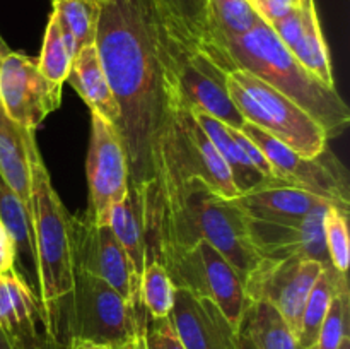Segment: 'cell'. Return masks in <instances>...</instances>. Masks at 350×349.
<instances>
[{
	"instance_id": "6da1fadb",
	"label": "cell",
	"mask_w": 350,
	"mask_h": 349,
	"mask_svg": "<svg viewBox=\"0 0 350 349\" xmlns=\"http://www.w3.org/2000/svg\"><path fill=\"white\" fill-rule=\"evenodd\" d=\"M96 50L120 108L116 123L140 198L156 181L161 142L174 106L181 43L156 0H99Z\"/></svg>"
},
{
	"instance_id": "7a4b0ae2",
	"label": "cell",
	"mask_w": 350,
	"mask_h": 349,
	"mask_svg": "<svg viewBox=\"0 0 350 349\" xmlns=\"http://www.w3.org/2000/svg\"><path fill=\"white\" fill-rule=\"evenodd\" d=\"M198 48L226 72L246 70L286 94L323 127L328 139L340 135L349 127L350 109L337 88L304 68L263 19L241 36L205 38Z\"/></svg>"
},
{
	"instance_id": "3957f363",
	"label": "cell",
	"mask_w": 350,
	"mask_h": 349,
	"mask_svg": "<svg viewBox=\"0 0 350 349\" xmlns=\"http://www.w3.org/2000/svg\"><path fill=\"white\" fill-rule=\"evenodd\" d=\"M147 262L170 246L207 242L245 279L260 260L250 238L248 216L238 198L212 192L204 181L190 180L178 188L147 224Z\"/></svg>"
},
{
	"instance_id": "277c9868",
	"label": "cell",
	"mask_w": 350,
	"mask_h": 349,
	"mask_svg": "<svg viewBox=\"0 0 350 349\" xmlns=\"http://www.w3.org/2000/svg\"><path fill=\"white\" fill-rule=\"evenodd\" d=\"M146 308H135L99 277L74 270L70 294L48 315L44 327L58 349L74 339L122 349L142 332Z\"/></svg>"
},
{
	"instance_id": "5b68a950",
	"label": "cell",
	"mask_w": 350,
	"mask_h": 349,
	"mask_svg": "<svg viewBox=\"0 0 350 349\" xmlns=\"http://www.w3.org/2000/svg\"><path fill=\"white\" fill-rule=\"evenodd\" d=\"M31 170V221L36 248V272L40 283V308L43 324L74 287L70 226L67 209L55 192L34 132L26 135ZM46 328V327H44Z\"/></svg>"
},
{
	"instance_id": "8992f818",
	"label": "cell",
	"mask_w": 350,
	"mask_h": 349,
	"mask_svg": "<svg viewBox=\"0 0 350 349\" xmlns=\"http://www.w3.org/2000/svg\"><path fill=\"white\" fill-rule=\"evenodd\" d=\"M228 89L243 118L286 144L294 153L314 157L327 149L323 127L279 92L246 70L228 72Z\"/></svg>"
},
{
	"instance_id": "52a82bcc",
	"label": "cell",
	"mask_w": 350,
	"mask_h": 349,
	"mask_svg": "<svg viewBox=\"0 0 350 349\" xmlns=\"http://www.w3.org/2000/svg\"><path fill=\"white\" fill-rule=\"evenodd\" d=\"M154 260L166 267L178 289L214 301L238 331L250 301L245 294V279L214 246L207 242L170 246L161 250Z\"/></svg>"
},
{
	"instance_id": "ba28073f",
	"label": "cell",
	"mask_w": 350,
	"mask_h": 349,
	"mask_svg": "<svg viewBox=\"0 0 350 349\" xmlns=\"http://www.w3.org/2000/svg\"><path fill=\"white\" fill-rule=\"evenodd\" d=\"M241 132L260 147L277 178L301 188L334 207L349 212L350 188L347 170L328 149L314 157L301 156L270 133L246 122Z\"/></svg>"
},
{
	"instance_id": "9c48e42d",
	"label": "cell",
	"mask_w": 350,
	"mask_h": 349,
	"mask_svg": "<svg viewBox=\"0 0 350 349\" xmlns=\"http://www.w3.org/2000/svg\"><path fill=\"white\" fill-rule=\"evenodd\" d=\"M74 270L99 277L135 308L140 303V277L109 224L98 226L89 212L68 216Z\"/></svg>"
},
{
	"instance_id": "30bf717a",
	"label": "cell",
	"mask_w": 350,
	"mask_h": 349,
	"mask_svg": "<svg viewBox=\"0 0 350 349\" xmlns=\"http://www.w3.org/2000/svg\"><path fill=\"white\" fill-rule=\"evenodd\" d=\"M323 269L317 260L262 257L245 277V294L250 301L273 305L297 337L304 305Z\"/></svg>"
},
{
	"instance_id": "8fae6325",
	"label": "cell",
	"mask_w": 350,
	"mask_h": 349,
	"mask_svg": "<svg viewBox=\"0 0 350 349\" xmlns=\"http://www.w3.org/2000/svg\"><path fill=\"white\" fill-rule=\"evenodd\" d=\"M174 92V101L181 106L207 113L229 129L241 130L246 123L229 94L228 72L202 48L178 50Z\"/></svg>"
},
{
	"instance_id": "7c38bea8",
	"label": "cell",
	"mask_w": 350,
	"mask_h": 349,
	"mask_svg": "<svg viewBox=\"0 0 350 349\" xmlns=\"http://www.w3.org/2000/svg\"><path fill=\"white\" fill-rule=\"evenodd\" d=\"M89 183V214L98 226L109 222L111 209L129 192L125 151L115 123L91 112V142L85 163Z\"/></svg>"
},
{
	"instance_id": "4fadbf2b",
	"label": "cell",
	"mask_w": 350,
	"mask_h": 349,
	"mask_svg": "<svg viewBox=\"0 0 350 349\" xmlns=\"http://www.w3.org/2000/svg\"><path fill=\"white\" fill-rule=\"evenodd\" d=\"M62 86L44 77L26 55L9 51L0 57V101L10 122L29 132L60 106Z\"/></svg>"
},
{
	"instance_id": "5bb4252c",
	"label": "cell",
	"mask_w": 350,
	"mask_h": 349,
	"mask_svg": "<svg viewBox=\"0 0 350 349\" xmlns=\"http://www.w3.org/2000/svg\"><path fill=\"white\" fill-rule=\"evenodd\" d=\"M328 207L321 204L301 219L294 221H265L248 218L250 238L256 253L269 259H310L330 269L327 243H325L323 219Z\"/></svg>"
},
{
	"instance_id": "9a60e30c",
	"label": "cell",
	"mask_w": 350,
	"mask_h": 349,
	"mask_svg": "<svg viewBox=\"0 0 350 349\" xmlns=\"http://www.w3.org/2000/svg\"><path fill=\"white\" fill-rule=\"evenodd\" d=\"M170 320L185 349H236L239 332L207 298L178 289Z\"/></svg>"
},
{
	"instance_id": "2e32d148",
	"label": "cell",
	"mask_w": 350,
	"mask_h": 349,
	"mask_svg": "<svg viewBox=\"0 0 350 349\" xmlns=\"http://www.w3.org/2000/svg\"><path fill=\"white\" fill-rule=\"evenodd\" d=\"M38 320L43 324L41 308L26 281L14 269L0 274V328L14 349H34L50 339L38 332Z\"/></svg>"
},
{
	"instance_id": "e0dca14e",
	"label": "cell",
	"mask_w": 350,
	"mask_h": 349,
	"mask_svg": "<svg viewBox=\"0 0 350 349\" xmlns=\"http://www.w3.org/2000/svg\"><path fill=\"white\" fill-rule=\"evenodd\" d=\"M238 202L248 218L265 221H294L310 214L318 205L328 204L291 185H265L239 195Z\"/></svg>"
},
{
	"instance_id": "ac0fdd59",
	"label": "cell",
	"mask_w": 350,
	"mask_h": 349,
	"mask_svg": "<svg viewBox=\"0 0 350 349\" xmlns=\"http://www.w3.org/2000/svg\"><path fill=\"white\" fill-rule=\"evenodd\" d=\"M67 82L79 92L91 112L105 116L111 123H118L120 108L109 88L108 77L101 65L96 44L81 48L72 60Z\"/></svg>"
},
{
	"instance_id": "d6986e66",
	"label": "cell",
	"mask_w": 350,
	"mask_h": 349,
	"mask_svg": "<svg viewBox=\"0 0 350 349\" xmlns=\"http://www.w3.org/2000/svg\"><path fill=\"white\" fill-rule=\"evenodd\" d=\"M191 113H193L197 122L200 123V127L205 130L208 139L212 140L215 149L219 151V154H221L222 159H224L226 166L229 168V173H231V178L232 181H234V187L236 190L239 192V195L255 190V188L265 187V185H284L270 181L269 178L263 177V174L253 166L252 161H250L248 156L245 154V151L239 147V144L236 142V139L232 137L229 127H226L224 123L219 122L214 116L207 115V113L198 112V109H191Z\"/></svg>"
},
{
	"instance_id": "ffe728a7",
	"label": "cell",
	"mask_w": 350,
	"mask_h": 349,
	"mask_svg": "<svg viewBox=\"0 0 350 349\" xmlns=\"http://www.w3.org/2000/svg\"><path fill=\"white\" fill-rule=\"evenodd\" d=\"M108 224L129 255L135 274L142 279L144 269L147 266V240L142 198L135 188L129 185V192L123 201L111 209Z\"/></svg>"
},
{
	"instance_id": "44dd1931",
	"label": "cell",
	"mask_w": 350,
	"mask_h": 349,
	"mask_svg": "<svg viewBox=\"0 0 350 349\" xmlns=\"http://www.w3.org/2000/svg\"><path fill=\"white\" fill-rule=\"evenodd\" d=\"M238 332L245 334L255 349H301L286 318L267 301H248Z\"/></svg>"
},
{
	"instance_id": "7402d4cb",
	"label": "cell",
	"mask_w": 350,
	"mask_h": 349,
	"mask_svg": "<svg viewBox=\"0 0 350 349\" xmlns=\"http://www.w3.org/2000/svg\"><path fill=\"white\" fill-rule=\"evenodd\" d=\"M29 130L7 122L0 129V177L23 201L31 216V170L26 135Z\"/></svg>"
},
{
	"instance_id": "603a6c76",
	"label": "cell",
	"mask_w": 350,
	"mask_h": 349,
	"mask_svg": "<svg viewBox=\"0 0 350 349\" xmlns=\"http://www.w3.org/2000/svg\"><path fill=\"white\" fill-rule=\"evenodd\" d=\"M299 9L303 12V31H301V36L297 38L296 43L289 48V51L311 74L317 75L325 84L335 88L330 53H328L327 41L321 33L314 2L299 3Z\"/></svg>"
},
{
	"instance_id": "cb8c5ba5",
	"label": "cell",
	"mask_w": 350,
	"mask_h": 349,
	"mask_svg": "<svg viewBox=\"0 0 350 349\" xmlns=\"http://www.w3.org/2000/svg\"><path fill=\"white\" fill-rule=\"evenodd\" d=\"M344 289H349L347 274L338 272L334 267L323 269V272L314 283L313 289L310 291L306 305H304L299 334H297V342H299L301 349H310L314 344L318 331H320L321 322L327 315L332 300H334L335 294Z\"/></svg>"
},
{
	"instance_id": "d4e9b609",
	"label": "cell",
	"mask_w": 350,
	"mask_h": 349,
	"mask_svg": "<svg viewBox=\"0 0 350 349\" xmlns=\"http://www.w3.org/2000/svg\"><path fill=\"white\" fill-rule=\"evenodd\" d=\"M262 21L252 0H207L205 38L229 40L241 36ZM202 40V41H204Z\"/></svg>"
},
{
	"instance_id": "484cf974",
	"label": "cell",
	"mask_w": 350,
	"mask_h": 349,
	"mask_svg": "<svg viewBox=\"0 0 350 349\" xmlns=\"http://www.w3.org/2000/svg\"><path fill=\"white\" fill-rule=\"evenodd\" d=\"M171 33L187 47H200L207 29V0H156Z\"/></svg>"
},
{
	"instance_id": "4316f807",
	"label": "cell",
	"mask_w": 350,
	"mask_h": 349,
	"mask_svg": "<svg viewBox=\"0 0 350 349\" xmlns=\"http://www.w3.org/2000/svg\"><path fill=\"white\" fill-rule=\"evenodd\" d=\"M0 221L5 226L9 235L16 243L17 252H23L27 260H31L33 269L36 270V248L33 238V221L26 205L9 188V185L0 177ZM38 277V272H36Z\"/></svg>"
},
{
	"instance_id": "83f0119b",
	"label": "cell",
	"mask_w": 350,
	"mask_h": 349,
	"mask_svg": "<svg viewBox=\"0 0 350 349\" xmlns=\"http://www.w3.org/2000/svg\"><path fill=\"white\" fill-rule=\"evenodd\" d=\"M58 24L72 34L77 50L94 44L99 21V0H55Z\"/></svg>"
},
{
	"instance_id": "f1b7e54d",
	"label": "cell",
	"mask_w": 350,
	"mask_h": 349,
	"mask_svg": "<svg viewBox=\"0 0 350 349\" xmlns=\"http://www.w3.org/2000/svg\"><path fill=\"white\" fill-rule=\"evenodd\" d=\"M176 286L166 267L157 260H149L140 279V303L154 318L170 317L174 305Z\"/></svg>"
},
{
	"instance_id": "f546056e",
	"label": "cell",
	"mask_w": 350,
	"mask_h": 349,
	"mask_svg": "<svg viewBox=\"0 0 350 349\" xmlns=\"http://www.w3.org/2000/svg\"><path fill=\"white\" fill-rule=\"evenodd\" d=\"M36 62L38 68L46 79L53 82H60V84L67 81V75L72 67V57L68 55L64 40H62L60 27H58L57 17H55L53 12L48 19L41 55Z\"/></svg>"
},
{
	"instance_id": "4dcf8cb0",
	"label": "cell",
	"mask_w": 350,
	"mask_h": 349,
	"mask_svg": "<svg viewBox=\"0 0 350 349\" xmlns=\"http://www.w3.org/2000/svg\"><path fill=\"white\" fill-rule=\"evenodd\" d=\"M323 229L332 267L338 272L347 274L350 262L349 212L338 207H328L325 212Z\"/></svg>"
},
{
	"instance_id": "1f68e13d",
	"label": "cell",
	"mask_w": 350,
	"mask_h": 349,
	"mask_svg": "<svg viewBox=\"0 0 350 349\" xmlns=\"http://www.w3.org/2000/svg\"><path fill=\"white\" fill-rule=\"evenodd\" d=\"M349 289L335 294L318 331L317 341L310 349H338L344 337L349 335Z\"/></svg>"
},
{
	"instance_id": "d6a6232c",
	"label": "cell",
	"mask_w": 350,
	"mask_h": 349,
	"mask_svg": "<svg viewBox=\"0 0 350 349\" xmlns=\"http://www.w3.org/2000/svg\"><path fill=\"white\" fill-rule=\"evenodd\" d=\"M140 334L146 349H185L174 332L170 317L154 318L146 311V320Z\"/></svg>"
},
{
	"instance_id": "836d02e7",
	"label": "cell",
	"mask_w": 350,
	"mask_h": 349,
	"mask_svg": "<svg viewBox=\"0 0 350 349\" xmlns=\"http://www.w3.org/2000/svg\"><path fill=\"white\" fill-rule=\"evenodd\" d=\"M252 3L267 24L282 19L294 7H297L296 0H252Z\"/></svg>"
},
{
	"instance_id": "e575fe53",
	"label": "cell",
	"mask_w": 350,
	"mask_h": 349,
	"mask_svg": "<svg viewBox=\"0 0 350 349\" xmlns=\"http://www.w3.org/2000/svg\"><path fill=\"white\" fill-rule=\"evenodd\" d=\"M16 257H17L16 243H14L12 236L9 235L5 226H3L2 221H0V274L9 272V270L14 269Z\"/></svg>"
},
{
	"instance_id": "d590c367",
	"label": "cell",
	"mask_w": 350,
	"mask_h": 349,
	"mask_svg": "<svg viewBox=\"0 0 350 349\" xmlns=\"http://www.w3.org/2000/svg\"><path fill=\"white\" fill-rule=\"evenodd\" d=\"M64 349H113V348H109V346H105V344H98V342L74 339V341H68Z\"/></svg>"
},
{
	"instance_id": "8d00e7d4",
	"label": "cell",
	"mask_w": 350,
	"mask_h": 349,
	"mask_svg": "<svg viewBox=\"0 0 350 349\" xmlns=\"http://www.w3.org/2000/svg\"><path fill=\"white\" fill-rule=\"evenodd\" d=\"M236 349H255V348H253L252 341H250L245 334H241V332H239L238 346H236Z\"/></svg>"
},
{
	"instance_id": "74e56055",
	"label": "cell",
	"mask_w": 350,
	"mask_h": 349,
	"mask_svg": "<svg viewBox=\"0 0 350 349\" xmlns=\"http://www.w3.org/2000/svg\"><path fill=\"white\" fill-rule=\"evenodd\" d=\"M0 349H14L12 341H10L3 328H0Z\"/></svg>"
},
{
	"instance_id": "f35d334b",
	"label": "cell",
	"mask_w": 350,
	"mask_h": 349,
	"mask_svg": "<svg viewBox=\"0 0 350 349\" xmlns=\"http://www.w3.org/2000/svg\"><path fill=\"white\" fill-rule=\"evenodd\" d=\"M122 349H146V348H144V339H142V334L137 335V337L133 339V341H130L129 344L123 346Z\"/></svg>"
},
{
	"instance_id": "ab89813d",
	"label": "cell",
	"mask_w": 350,
	"mask_h": 349,
	"mask_svg": "<svg viewBox=\"0 0 350 349\" xmlns=\"http://www.w3.org/2000/svg\"><path fill=\"white\" fill-rule=\"evenodd\" d=\"M34 349H58L57 346H55V342L51 341V339H46V341H43L41 342L40 346H36V348Z\"/></svg>"
},
{
	"instance_id": "60d3db41",
	"label": "cell",
	"mask_w": 350,
	"mask_h": 349,
	"mask_svg": "<svg viewBox=\"0 0 350 349\" xmlns=\"http://www.w3.org/2000/svg\"><path fill=\"white\" fill-rule=\"evenodd\" d=\"M7 122H9V116L5 115V109H3L2 101H0V129H2Z\"/></svg>"
},
{
	"instance_id": "b9f144b4",
	"label": "cell",
	"mask_w": 350,
	"mask_h": 349,
	"mask_svg": "<svg viewBox=\"0 0 350 349\" xmlns=\"http://www.w3.org/2000/svg\"><path fill=\"white\" fill-rule=\"evenodd\" d=\"M9 47H7L5 44V41L2 40V36H0V57H3V55H7L9 53Z\"/></svg>"
},
{
	"instance_id": "7bdbcfd3",
	"label": "cell",
	"mask_w": 350,
	"mask_h": 349,
	"mask_svg": "<svg viewBox=\"0 0 350 349\" xmlns=\"http://www.w3.org/2000/svg\"><path fill=\"white\" fill-rule=\"evenodd\" d=\"M338 349H350V337H344V341L340 342V346H338Z\"/></svg>"
},
{
	"instance_id": "ee69618b",
	"label": "cell",
	"mask_w": 350,
	"mask_h": 349,
	"mask_svg": "<svg viewBox=\"0 0 350 349\" xmlns=\"http://www.w3.org/2000/svg\"><path fill=\"white\" fill-rule=\"evenodd\" d=\"M308 2H314V0H299V3H308Z\"/></svg>"
},
{
	"instance_id": "f6af8a7d",
	"label": "cell",
	"mask_w": 350,
	"mask_h": 349,
	"mask_svg": "<svg viewBox=\"0 0 350 349\" xmlns=\"http://www.w3.org/2000/svg\"><path fill=\"white\" fill-rule=\"evenodd\" d=\"M296 2H297V3H299V0H296Z\"/></svg>"
},
{
	"instance_id": "bcb514c9",
	"label": "cell",
	"mask_w": 350,
	"mask_h": 349,
	"mask_svg": "<svg viewBox=\"0 0 350 349\" xmlns=\"http://www.w3.org/2000/svg\"><path fill=\"white\" fill-rule=\"evenodd\" d=\"M53 2H55V0H53Z\"/></svg>"
}]
</instances>
